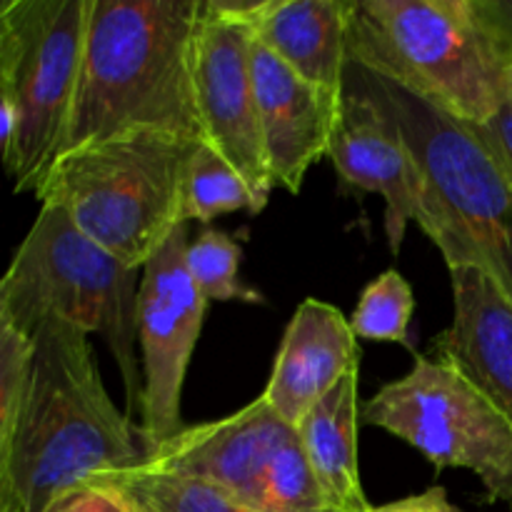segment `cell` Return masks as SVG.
<instances>
[{"label": "cell", "instance_id": "6da1fadb", "mask_svg": "<svg viewBox=\"0 0 512 512\" xmlns=\"http://www.w3.org/2000/svg\"><path fill=\"white\" fill-rule=\"evenodd\" d=\"M28 390L0 438V512H45L68 490L145 460L105 390L88 333L60 320L33 335Z\"/></svg>", "mask_w": 512, "mask_h": 512}, {"label": "cell", "instance_id": "7a4b0ae2", "mask_svg": "<svg viewBox=\"0 0 512 512\" xmlns=\"http://www.w3.org/2000/svg\"><path fill=\"white\" fill-rule=\"evenodd\" d=\"M200 15L203 0H88L78 90L60 155L133 130L203 140L193 93Z\"/></svg>", "mask_w": 512, "mask_h": 512}, {"label": "cell", "instance_id": "3957f363", "mask_svg": "<svg viewBox=\"0 0 512 512\" xmlns=\"http://www.w3.org/2000/svg\"><path fill=\"white\" fill-rule=\"evenodd\" d=\"M348 70L388 110L418 160L415 223L448 268L483 270L512 303V175L465 120L350 55Z\"/></svg>", "mask_w": 512, "mask_h": 512}, {"label": "cell", "instance_id": "277c9868", "mask_svg": "<svg viewBox=\"0 0 512 512\" xmlns=\"http://www.w3.org/2000/svg\"><path fill=\"white\" fill-rule=\"evenodd\" d=\"M143 268H130L80 233L58 208H40L0 283V320L30 338L60 320L105 340L123 375L130 410L143 413L135 358Z\"/></svg>", "mask_w": 512, "mask_h": 512}, {"label": "cell", "instance_id": "5b68a950", "mask_svg": "<svg viewBox=\"0 0 512 512\" xmlns=\"http://www.w3.org/2000/svg\"><path fill=\"white\" fill-rule=\"evenodd\" d=\"M200 140L133 130L55 160L38 188L40 208H58L80 233L130 268H145L180 225V193Z\"/></svg>", "mask_w": 512, "mask_h": 512}, {"label": "cell", "instance_id": "8992f818", "mask_svg": "<svg viewBox=\"0 0 512 512\" xmlns=\"http://www.w3.org/2000/svg\"><path fill=\"white\" fill-rule=\"evenodd\" d=\"M88 0L0 3V140L15 193H38L78 90Z\"/></svg>", "mask_w": 512, "mask_h": 512}, {"label": "cell", "instance_id": "52a82bcc", "mask_svg": "<svg viewBox=\"0 0 512 512\" xmlns=\"http://www.w3.org/2000/svg\"><path fill=\"white\" fill-rule=\"evenodd\" d=\"M348 55L465 123H488L508 103V73L490 58L465 0L353 3Z\"/></svg>", "mask_w": 512, "mask_h": 512}, {"label": "cell", "instance_id": "ba28073f", "mask_svg": "<svg viewBox=\"0 0 512 512\" xmlns=\"http://www.w3.org/2000/svg\"><path fill=\"white\" fill-rule=\"evenodd\" d=\"M365 425L405 440L435 468L473 470L490 503L512 505V423L453 363L425 355L360 410Z\"/></svg>", "mask_w": 512, "mask_h": 512}, {"label": "cell", "instance_id": "9c48e42d", "mask_svg": "<svg viewBox=\"0 0 512 512\" xmlns=\"http://www.w3.org/2000/svg\"><path fill=\"white\" fill-rule=\"evenodd\" d=\"M263 0H203L193 55V93L203 143L248 183L260 210L273 180L265 158L253 83V20Z\"/></svg>", "mask_w": 512, "mask_h": 512}, {"label": "cell", "instance_id": "30bf717a", "mask_svg": "<svg viewBox=\"0 0 512 512\" xmlns=\"http://www.w3.org/2000/svg\"><path fill=\"white\" fill-rule=\"evenodd\" d=\"M188 228L180 223L145 263L140 280L138 335L143 350L145 455L183 433L180 398L208 300L188 270Z\"/></svg>", "mask_w": 512, "mask_h": 512}, {"label": "cell", "instance_id": "8fae6325", "mask_svg": "<svg viewBox=\"0 0 512 512\" xmlns=\"http://www.w3.org/2000/svg\"><path fill=\"white\" fill-rule=\"evenodd\" d=\"M295 435L298 430L260 395L235 415L185 428L145 455L140 468L205 480L263 512L270 465Z\"/></svg>", "mask_w": 512, "mask_h": 512}, {"label": "cell", "instance_id": "7c38bea8", "mask_svg": "<svg viewBox=\"0 0 512 512\" xmlns=\"http://www.w3.org/2000/svg\"><path fill=\"white\" fill-rule=\"evenodd\" d=\"M328 158L348 188L385 200V233L398 255L408 223L418 218L423 175L395 120L350 70Z\"/></svg>", "mask_w": 512, "mask_h": 512}, {"label": "cell", "instance_id": "4fadbf2b", "mask_svg": "<svg viewBox=\"0 0 512 512\" xmlns=\"http://www.w3.org/2000/svg\"><path fill=\"white\" fill-rule=\"evenodd\" d=\"M253 83L273 188L300 193L310 165L330 153L343 95L305 80L258 40Z\"/></svg>", "mask_w": 512, "mask_h": 512}, {"label": "cell", "instance_id": "5bb4252c", "mask_svg": "<svg viewBox=\"0 0 512 512\" xmlns=\"http://www.w3.org/2000/svg\"><path fill=\"white\" fill-rule=\"evenodd\" d=\"M355 365H360V350L350 320L333 305L308 298L285 330L263 398L285 423L298 428Z\"/></svg>", "mask_w": 512, "mask_h": 512}, {"label": "cell", "instance_id": "9a60e30c", "mask_svg": "<svg viewBox=\"0 0 512 512\" xmlns=\"http://www.w3.org/2000/svg\"><path fill=\"white\" fill-rule=\"evenodd\" d=\"M453 323L435 338L440 358L468 375L512 423V303L478 268H450Z\"/></svg>", "mask_w": 512, "mask_h": 512}, {"label": "cell", "instance_id": "2e32d148", "mask_svg": "<svg viewBox=\"0 0 512 512\" xmlns=\"http://www.w3.org/2000/svg\"><path fill=\"white\" fill-rule=\"evenodd\" d=\"M350 0H263L253 33L263 48L318 88L343 95Z\"/></svg>", "mask_w": 512, "mask_h": 512}, {"label": "cell", "instance_id": "e0dca14e", "mask_svg": "<svg viewBox=\"0 0 512 512\" xmlns=\"http://www.w3.org/2000/svg\"><path fill=\"white\" fill-rule=\"evenodd\" d=\"M360 365H355L298 423V438L310 468L330 503L343 512H375L358 470Z\"/></svg>", "mask_w": 512, "mask_h": 512}, {"label": "cell", "instance_id": "ac0fdd59", "mask_svg": "<svg viewBox=\"0 0 512 512\" xmlns=\"http://www.w3.org/2000/svg\"><path fill=\"white\" fill-rule=\"evenodd\" d=\"M118 495L130 512H258L198 478L148 468L110 470L90 480Z\"/></svg>", "mask_w": 512, "mask_h": 512}, {"label": "cell", "instance_id": "d6986e66", "mask_svg": "<svg viewBox=\"0 0 512 512\" xmlns=\"http://www.w3.org/2000/svg\"><path fill=\"white\" fill-rule=\"evenodd\" d=\"M235 210H248L250 215H258L260 205L243 175L218 150L200 140L185 168L180 223L188 225L190 220L210 223L218 215L235 213Z\"/></svg>", "mask_w": 512, "mask_h": 512}, {"label": "cell", "instance_id": "ffe728a7", "mask_svg": "<svg viewBox=\"0 0 512 512\" xmlns=\"http://www.w3.org/2000/svg\"><path fill=\"white\" fill-rule=\"evenodd\" d=\"M415 298L408 280L398 270H385L360 295L350 318L355 338L375 343H408Z\"/></svg>", "mask_w": 512, "mask_h": 512}, {"label": "cell", "instance_id": "44dd1931", "mask_svg": "<svg viewBox=\"0 0 512 512\" xmlns=\"http://www.w3.org/2000/svg\"><path fill=\"white\" fill-rule=\"evenodd\" d=\"M240 245L223 230L205 228L193 243H188V270L205 300H243V303H263V295L245 288L238 280Z\"/></svg>", "mask_w": 512, "mask_h": 512}, {"label": "cell", "instance_id": "7402d4cb", "mask_svg": "<svg viewBox=\"0 0 512 512\" xmlns=\"http://www.w3.org/2000/svg\"><path fill=\"white\" fill-rule=\"evenodd\" d=\"M263 512H343L330 503L320 488L298 435L275 455L270 465Z\"/></svg>", "mask_w": 512, "mask_h": 512}, {"label": "cell", "instance_id": "603a6c76", "mask_svg": "<svg viewBox=\"0 0 512 512\" xmlns=\"http://www.w3.org/2000/svg\"><path fill=\"white\" fill-rule=\"evenodd\" d=\"M33 360V340L0 320V438L13 430L23 405Z\"/></svg>", "mask_w": 512, "mask_h": 512}, {"label": "cell", "instance_id": "cb8c5ba5", "mask_svg": "<svg viewBox=\"0 0 512 512\" xmlns=\"http://www.w3.org/2000/svg\"><path fill=\"white\" fill-rule=\"evenodd\" d=\"M470 20L490 58L503 73L512 70V0H465Z\"/></svg>", "mask_w": 512, "mask_h": 512}, {"label": "cell", "instance_id": "d4e9b609", "mask_svg": "<svg viewBox=\"0 0 512 512\" xmlns=\"http://www.w3.org/2000/svg\"><path fill=\"white\" fill-rule=\"evenodd\" d=\"M45 512H130L118 495L95 483H85L80 488L60 495Z\"/></svg>", "mask_w": 512, "mask_h": 512}, {"label": "cell", "instance_id": "484cf974", "mask_svg": "<svg viewBox=\"0 0 512 512\" xmlns=\"http://www.w3.org/2000/svg\"><path fill=\"white\" fill-rule=\"evenodd\" d=\"M480 140L493 150L495 158L503 163V168L512 175V105L510 100L498 110V115L488 123H468Z\"/></svg>", "mask_w": 512, "mask_h": 512}, {"label": "cell", "instance_id": "4316f807", "mask_svg": "<svg viewBox=\"0 0 512 512\" xmlns=\"http://www.w3.org/2000/svg\"><path fill=\"white\" fill-rule=\"evenodd\" d=\"M375 512H460V510L450 505L445 488L435 485V488L425 490V493L420 495H410V498L380 505V508H375Z\"/></svg>", "mask_w": 512, "mask_h": 512}, {"label": "cell", "instance_id": "83f0119b", "mask_svg": "<svg viewBox=\"0 0 512 512\" xmlns=\"http://www.w3.org/2000/svg\"><path fill=\"white\" fill-rule=\"evenodd\" d=\"M508 100H510V105H512V70L508 73Z\"/></svg>", "mask_w": 512, "mask_h": 512}]
</instances>
